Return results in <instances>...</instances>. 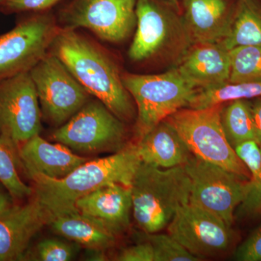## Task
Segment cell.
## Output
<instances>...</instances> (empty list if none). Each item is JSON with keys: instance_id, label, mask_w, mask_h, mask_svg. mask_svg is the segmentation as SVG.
Listing matches in <instances>:
<instances>
[{"instance_id": "6da1fadb", "label": "cell", "mask_w": 261, "mask_h": 261, "mask_svg": "<svg viewBox=\"0 0 261 261\" xmlns=\"http://www.w3.org/2000/svg\"><path fill=\"white\" fill-rule=\"evenodd\" d=\"M76 80L121 121H130L135 108L116 65L97 46L73 29L58 30L51 44Z\"/></svg>"}, {"instance_id": "7a4b0ae2", "label": "cell", "mask_w": 261, "mask_h": 261, "mask_svg": "<svg viewBox=\"0 0 261 261\" xmlns=\"http://www.w3.org/2000/svg\"><path fill=\"white\" fill-rule=\"evenodd\" d=\"M141 161L136 144L125 146L102 159L89 160L64 178H51L41 174L31 176L35 182L34 193L51 219L76 210L75 204L99 187L118 183L130 187Z\"/></svg>"}, {"instance_id": "3957f363", "label": "cell", "mask_w": 261, "mask_h": 261, "mask_svg": "<svg viewBox=\"0 0 261 261\" xmlns=\"http://www.w3.org/2000/svg\"><path fill=\"white\" fill-rule=\"evenodd\" d=\"M130 190L136 222L148 234L167 228L178 209L190 202L191 181L184 166L161 168L141 162Z\"/></svg>"}, {"instance_id": "277c9868", "label": "cell", "mask_w": 261, "mask_h": 261, "mask_svg": "<svg viewBox=\"0 0 261 261\" xmlns=\"http://www.w3.org/2000/svg\"><path fill=\"white\" fill-rule=\"evenodd\" d=\"M224 104L195 109L184 108L166 120L177 132L191 153L227 171L251 179V175L225 135L221 123Z\"/></svg>"}, {"instance_id": "5b68a950", "label": "cell", "mask_w": 261, "mask_h": 261, "mask_svg": "<svg viewBox=\"0 0 261 261\" xmlns=\"http://www.w3.org/2000/svg\"><path fill=\"white\" fill-rule=\"evenodd\" d=\"M121 79L137 106L138 140L173 113L188 108L198 91L177 68L158 75L126 73Z\"/></svg>"}, {"instance_id": "8992f818", "label": "cell", "mask_w": 261, "mask_h": 261, "mask_svg": "<svg viewBox=\"0 0 261 261\" xmlns=\"http://www.w3.org/2000/svg\"><path fill=\"white\" fill-rule=\"evenodd\" d=\"M191 181L190 202L231 227L235 211L245 200L250 179L191 154L184 165Z\"/></svg>"}, {"instance_id": "52a82bcc", "label": "cell", "mask_w": 261, "mask_h": 261, "mask_svg": "<svg viewBox=\"0 0 261 261\" xmlns=\"http://www.w3.org/2000/svg\"><path fill=\"white\" fill-rule=\"evenodd\" d=\"M121 120L99 100L89 101L53 134V139L84 154L118 152L125 147Z\"/></svg>"}, {"instance_id": "ba28073f", "label": "cell", "mask_w": 261, "mask_h": 261, "mask_svg": "<svg viewBox=\"0 0 261 261\" xmlns=\"http://www.w3.org/2000/svg\"><path fill=\"white\" fill-rule=\"evenodd\" d=\"M29 73L43 116L54 126L64 124L89 102L90 94L53 53H47Z\"/></svg>"}, {"instance_id": "9c48e42d", "label": "cell", "mask_w": 261, "mask_h": 261, "mask_svg": "<svg viewBox=\"0 0 261 261\" xmlns=\"http://www.w3.org/2000/svg\"><path fill=\"white\" fill-rule=\"evenodd\" d=\"M42 112L29 72L0 81V137L15 149L39 135Z\"/></svg>"}, {"instance_id": "30bf717a", "label": "cell", "mask_w": 261, "mask_h": 261, "mask_svg": "<svg viewBox=\"0 0 261 261\" xmlns=\"http://www.w3.org/2000/svg\"><path fill=\"white\" fill-rule=\"evenodd\" d=\"M58 30L49 15L23 20L0 35V81L29 72L50 48Z\"/></svg>"}, {"instance_id": "8fae6325", "label": "cell", "mask_w": 261, "mask_h": 261, "mask_svg": "<svg viewBox=\"0 0 261 261\" xmlns=\"http://www.w3.org/2000/svg\"><path fill=\"white\" fill-rule=\"evenodd\" d=\"M137 0H73L62 13L64 29H86L109 42L128 37L137 23Z\"/></svg>"}, {"instance_id": "7c38bea8", "label": "cell", "mask_w": 261, "mask_h": 261, "mask_svg": "<svg viewBox=\"0 0 261 261\" xmlns=\"http://www.w3.org/2000/svg\"><path fill=\"white\" fill-rule=\"evenodd\" d=\"M168 233L198 257H214L226 252L233 232L223 220L188 202L176 211L167 226Z\"/></svg>"}, {"instance_id": "4fadbf2b", "label": "cell", "mask_w": 261, "mask_h": 261, "mask_svg": "<svg viewBox=\"0 0 261 261\" xmlns=\"http://www.w3.org/2000/svg\"><path fill=\"white\" fill-rule=\"evenodd\" d=\"M51 220L36 197L25 205L0 211V261L23 260L31 240Z\"/></svg>"}, {"instance_id": "5bb4252c", "label": "cell", "mask_w": 261, "mask_h": 261, "mask_svg": "<svg viewBox=\"0 0 261 261\" xmlns=\"http://www.w3.org/2000/svg\"><path fill=\"white\" fill-rule=\"evenodd\" d=\"M176 68L197 90L216 87L229 81L230 51L221 42L196 43Z\"/></svg>"}, {"instance_id": "9a60e30c", "label": "cell", "mask_w": 261, "mask_h": 261, "mask_svg": "<svg viewBox=\"0 0 261 261\" xmlns=\"http://www.w3.org/2000/svg\"><path fill=\"white\" fill-rule=\"evenodd\" d=\"M18 155L29 177L41 174L56 179L65 177L90 160L73 153L61 143H50L39 135L22 144L18 149Z\"/></svg>"}, {"instance_id": "2e32d148", "label": "cell", "mask_w": 261, "mask_h": 261, "mask_svg": "<svg viewBox=\"0 0 261 261\" xmlns=\"http://www.w3.org/2000/svg\"><path fill=\"white\" fill-rule=\"evenodd\" d=\"M75 207L82 214L106 226L116 235L126 231L132 210L130 187L112 183L76 201Z\"/></svg>"}, {"instance_id": "e0dca14e", "label": "cell", "mask_w": 261, "mask_h": 261, "mask_svg": "<svg viewBox=\"0 0 261 261\" xmlns=\"http://www.w3.org/2000/svg\"><path fill=\"white\" fill-rule=\"evenodd\" d=\"M187 30L196 43L221 42L231 30L233 11L226 0H184Z\"/></svg>"}, {"instance_id": "ac0fdd59", "label": "cell", "mask_w": 261, "mask_h": 261, "mask_svg": "<svg viewBox=\"0 0 261 261\" xmlns=\"http://www.w3.org/2000/svg\"><path fill=\"white\" fill-rule=\"evenodd\" d=\"M137 30L128 50L132 61L150 58L163 47L168 37V18L162 7L154 0H137Z\"/></svg>"}, {"instance_id": "d6986e66", "label": "cell", "mask_w": 261, "mask_h": 261, "mask_svg": "<svg viewBox=\"0 0 261 261\" xmlns=\"http://www.w3.org/2000/svg\"><path fill=\"white\" fill-rule=\"evenodd\" d=\"M142 162L161 168L184 166L192 153L174 128L166 120L136 144Z\"/></svg>"}, {"instance_id": "ffe728a7", "label": "cell", "mask_w": 261, "mask_h": 261, "mask_svg": "<svg viewBox=\"0 0 261 261\" xmlns=\"http://www.w3.org/2000/svg\"><path fill=\"white\" fill-rule=\"evenodd\" d=\"M49 224L56 233L89 250L105 251L116 243L113 231L77 210L54 216Z\"/></svg>"}, {"instance_id": "44dd1931", "label": "cell", "mask_w": 261, "mask_h": 261, "mask_svg": "<svg viewBox=\"0 0 261 261\" xmlns=\"http://www.w3.org/2000/svg\"><path fill=\"white\" fill-rule=\"evenodd\" d=\"M221 43L228 50L241 46L261 45V5L257 0H238L231 30Z\"/></svg>"}, {"instance_id": "7402d4cb", "label": "cell", "mask_w": 261, "mask_h": 261, "mask_svg": "<svg viewBox=\"0 0 261 261\" xmlns=\"http://www.w3.org/2000/svg\"><path fill=\"white\" fill-rule=\"evenodd\" d=\"M261 97V82H227L211 88L198 90L188 108L200 109L238 99Z\"/></svg>"}, {"instance_id": "603a6c76", "label": "cell", "mask_w": 261, "mask_h": 261, "mask_svg": "<svg viewBox=\"0 0 261 261\" xmlns=\"http://www.w3.org/2000/svg\"><path fill=\"white\" fill-rule=\"evenodd\" d=\"M221 123L225 135L231 147L244 141L255 140L250 101L238 99L224 106L221 112Z\"/></svg>"}, {"instance_id": "cb8c5ba5", "label": "cell", "mask_w": 261, "mask_h": 261, "mask_svg": "<svg viewBox=\"0 0 261 261\" xmlns=\"http://www.w3.org/2000/svg\"><path fill=\"white\" fill-rule=\"evenodd\" d=\"M18 164L16 149L0 137V185L13 198L23 199L32 195L34 190L20 178Z\"/></svg>"}, {"instance_id": "d4e9b609", "label": "cell", "mask_w": 261, "mask_h": 261, "mask_svg": "<svg viewBox=\"0 0 261 261\" xmlns=\"http://www.w3.org/2000/svg\"><path fill=\"white\" fill-rule=\"evenodd\" d=\"M229 51L231 73L228 82H261V45L241 46Z\"/></svg>"}, {"instance_id": "484cf974", "label": "cell", "mask_w": 261, "mask_h": 261, "mask_svg": "<svg viewBox=\"0 0 261 261\" xmlns=\"http://www.w3.org/2000/svg\"><path fill=\"white\" fill-rule=\"evenodd\" d=\"M147 240L153 247L154 261L201 260L168 233H148Z\"/></svg>"}, {"instance_id": "4316f807", "label": "cell", "mask_w": 261, "mask_h": 261, "mask_svg": "<svg viewBox=\"0 0 261 261\" xmlns=\"http://www.w3.org/2000/svg\"><path fill=\"white\" fill-rule=\"evenodd\" d=\"M75 252L73 245L58 239H46L38 243L37 246L39 260L68 261L74 257Z\"/></svg>"}, {"instance_id": "83f0119b", "label": "cell", "mask_w": 261, "mask_h": 261, "mask_svg": "<svg viewBox=\"0 0 261 261\" xmlns=\"http://www.w3.org/2000/svg\"><path fill=\"white\" fill-rule=\"evenodd\" d=\"M242 162L245 164L251 175L250 181H254L261 172V148L256 141H244L233 147Z\"/></svg>"}, {"instance_id": "f1b7e54d", "label": "cell", "mask_w": 261, "mask_h": 261, "mask_svg": "<svg viewBox=\"0 0 261 261\" xmlns=\"http://www.w3.org/2000/svg\"><path fill=\"white\" fill-rule=\"evenodd\" d=\"M233 258L238 261H261V226L238 247Z\"/></svg>"}, {"instance_id": "f546056e", "label": "cell", "mask_w": 261, "mask_h": 261, "mask_svg": "<svg viewBox=\"0 0 261 261\" xmlns=\"http://www.w3.org/2000/svg\"><path fill=\"white\" fill-rule=\"evenodd\" d=\"M261 148V145L260 146ZM250 188L245 200L239 206L238 212L243 216H261V172L255 181H250Z\"/></svg>"}, {"instance_id": "4dcf8cb0", "label": "cell", "mask_w": 261, "mask_h": 261, "mask_svg": "<svg viewBox=\"0 0 261 261\" xmlns=\"http://www.w3.org/2000/svg\"><path fill=\"white\" fill-rule=\"evenodd\" d=\"M60 0H2L3 8L9 13L42 11L54 6Z\"/></svg>"}, {"instance_id": "1f68e13d", "label": "cell", "mask_w": 261, "mask_h": 261, "mask_svg": "<svg viewBox=\"0 0 261 261\" xmlns=\"http://www.w3.org/2000/svg\"><path fill=\"white\" fill-rule=\"evenodd\" d=\"M116 260L154 261V249L148 240L123 249L117 255Z\"/></svg>"}, {"instance_id": "d6a6232c", "label": "cell", "mask_w": 261, "mask_h": 261, "mask_svg": "<svg viewBox=\"0 0 261 261\" xmlns=\"http://www.w3.org/2000/svg\"><path fill=\"white\" fill-rule=\"evenodd\" d=\"M250 102V108L252 120H253L254 128H255V141L261 145V97L252 99Z\"/></svg>"}, {"instance_id": "836d02e7", "label": "cell", "mask_w": 261, "mask_h": 261, "mask_svg": "<svg viewBox=\"0 0 261 261\" xmlns=\"http://www.w3.org/2000/svg\"><path fill=\"white\" fill-rule=\"evenodd\" d=\"M3 185H0V211L12 205L11 195L6 190H3Z\"/></svg>"}, {"instance_id": "e575fe53", "label": "cell", "mask_w": 261, "mask_h": 261, "mask_svg": "<svg viewBox=\"0 0 261 261\" xmlns=\"http://www.w3.org/2000/svg\"><path fill=\"white\" fill-rule=\"evenodd\" d=\"M171 1H173V2H177L178 0H171Z\"/></svg>"}, {"instance_id": "d590c367", "label": "cell", "mask_w": 261, "mask_h": 261, "mask_svg": "<svg viewBox=\"0 0 261 261\" xmlns=\"http://www.w3.org/2000/svg\"><path fill=\"white\" fill-rule=\"evenodd\" d=\"M2 0H0V3H1Z\"/></svg>"}]
</instances>
